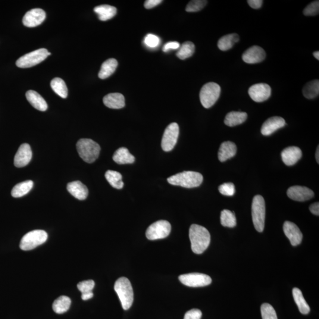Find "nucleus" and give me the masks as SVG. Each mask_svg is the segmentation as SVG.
<instances>
[{
	"label": "nucleus",
	"instance_id": "f257e3e1",
	"mask_svg": "<svg viewBox=\"0 0 319 319\" xmlns=\"http://www.w3.org/2000/svg\"><path fill=\"white\" fill-rule=\"evenodd\" d=\"M189 238L192 251L196 254H202L210 244V233L201 225H191L189 229Z\"/></svg>",
	"mask_w": 319,
	"mask_h": 319
},
{
	"label": "nucleus",
	"instance_id": "f03ea898",
	"mask_svg": "<svg viewBox=\"0 0 319 319\" xmlns=\"http://www.w3.org/2000/svg\"><path fill=\"white\" fill-rule=\"evenodd\" d=\"M203 177L198 172L184 171L173 175L167 179L168 182L174 186H179L185 188L198 187L202 183Z\"/></svg>",
	"mask_w": 319,
	"mask_h": 319
},
{
	"label": "nucleus",
	"instance_id": "7ed1b4c3",
	"mask_svg": "<svg viewBox=\"0 0 319 319\" xmlns=\"http://www.w3.org/2000/svg\"><path fill=\"white\" fill-rule=\"evenodd\" d=\"M78 154L81 159L87 163H92L98 158L101 148L98 143L92 140L83 139L77 144Z\"/></svg>",
	"mask_w": 319,
	"mask_h": 319
},
{
	"label": "nucleus",
	"instance_id": "20e7f679",
	"mask_svg": "<svg viewBox=\"0 0 319 319\" xmlns=\"http://www.w3.org/2000/svg\"><path fill=\"white\" fill-rule=\"evenodd\" d=\"M114 290L120 299L124 310L129 309L134 301V293L129 280L126 277L118 278L115 283Z\"/></svg>",
	"mask_w": 319,
	"mask_h": 319
},
{
	"label": "nucleus",
	"instance_id": "39448f33",
	"mask_svg": "<svg viewBox=\"0 0 319 319\" xmlns=\"http://www.w3.org/2000/svg\"><path fill=\"white\" fill-rule=\"evenodd\" d=\"M252 217L255 230L259 233L264 231L265 219V203L261 195H256L252 203Z\"/></svg>",
	"mask_w": 319,
	"mask_h": 319
},
{
	"label": "nucleus",
	"instance_id": "423d86ee",
	"mask_svg": "<svg viewBox=\"0 0 319 319\" xmlns=\"http://www.w3.org/2000/svg\"><path fill=\"white\" fill-rule=\"evenodd\" d=\"M221 91V87L217 83L209 82L203 85L200 92V100L203 107H212L220 98Z\"/></svg>",
	"mask_w": 319,
	"mask_h": 319
},
{
	"label": "nucleus",
	"instance_id": "0eeeda50",
	"mask_svg": "<svg viewBox=\"0 0 319 319\" xmlns=\"http://www.w3.org/2000/svg\"><path fill=\"white\" fill-rule=\"evenodd\" d=\"M48 234L43 230H34L22 238L20 248L23 251H30L43 244L48 239Z\"/></svg>",
	"mask_w": 319,
	"mask_h": 319
},
{
	"label": "nucleus",
	"instance_id": "6e6552de",
	"mask_svg": "<svg viewBox=\"0 0 319 319\" xmlns=\"http://www.w3.org/2000/svg\"><path fill=\"white\" fill-rule=\"evenodd\" d=\"M51 55L46 49H39L21 56L16 62L17 67L29 68L41 63Z\"/></svg>",
	"mask_w": 319,
	"mask_h": 319
},
{
	"label": "nucleus",
	"instance_id": "1a4fd4ad",
	"mask_svg": "<svg viewBox=\"0 0 319 319\" xmlns=\"http://www.w3.org/2000/svg\"><path fill=\"white\" fill-rule=\"evenodd\" d=\"M171 229V225L168 221H159L148 228L146 237L150 240L163 239L169 236Z\"/></svg>",
	"mask_w": 319,
	"mask_h": 319
},
{
	"label": "nucleus",
	"instance_id": "9d476101",
	"mask_svg": "<svg viewBox=\"0 0 319 319\" xmlns=\"http://www.w3.org/2000/svg\"><path fill=\"white\" fill-rule=\"evenodd\" d=\"M179 135V127L176 123L168 125L165 128L161 141V148L164 152H170L176 146Z\"/></svg>",
	"mask_w": 319,
	"mask_h": 319
},
{
	"label": "nucleus",
	"instance_id": "9b49d317",
	"mask_svg": "<svg viewBox=\"0 0 319 319\" xmlns=\"http://www.w3.org/2000/svg\"><path fill=\"white\" fill-rule=\"evenodd\" d=\"M179 279L184 285L191 287H205L209 285L212 283L210 277L208 275L202 273L181 275Z\"/></svg>",
	"mask_w": 319,
	"mask_h": 319
},
{
	"label": "nucleus",
	"instance_id": "f8f14e48",
	"mask_svg": "<svg viewBox=\"0 0 319 319\" xmlns=\"http://www.w3.org/2000/svg\"><path fill=\"white\" fill-rule=\"evenodd\" d=\"M248 93L253 101L262 102L267 101L270 98L271 89L267 83H257L249 87Z\"/></svg>",
	"mask_w": 319,
	"mask_h": 319
},
{
	"label": "nucleus",
	"instance_id": "ddd939ff",
	"mask_svg": "<svg viewBox=\"0 0 319 319\" xmlns=\"http://www.w3.org/2000/svg\"><path fill=\"white\" fill-rule=\"evenodd\" d=\"M46 19V12L41 8H34L26 12L23 18V23L27 27H35Z\"/></svg>",
	"mask_w": 319,
	"mask_h": 319
},
{
	"label": "nucleus",
	"instance_id": "4468645a",
	"mask_svg": "<svg viewBox=\"0 0 319 319\" xmlns=\"http://www.w3.org/2000/svg\"><path fill=\"white\" fill-rule=\"evenodd\" d=\"M287 196L293 201L305 202L311 199L314 196V192L305 186H295L287 190Z\"/></svg>",
	"mask_w": 319,
	"mask_h": 319
},
{
	"label": "nucleus",
	"instance_id": "2eb2a0df",
	"mask_svg": "<svg viewBox=\"0 0 319 319\" xmlns=\"http://www.w3.org/2000/svg\"><path fill=\"white\" fill-rule=\"evenodd\" d=\"M264 50L258 46H253L243 53V61L246 64H255L260 63L265 58Z\"/></svg>",
	"mask_w": 319,
	"mask_h": 319
},
{
	"label": "nucleus",
	"instance_id": "dca6fc26",
	"mask_svg": "<svg viewBox=\"0 0 319 319\" xmlns=\"http://www.w3.org/2000/svg\"><path fill=\"white\" fill-rule=\"evenodd\" d=\"M32 158V152L29 145L24 143L20 146L15 156L14 163L15 167L21 168L26 166Z\"/></svg>",
	"mask_w": 319,
	"mask_h": 319
},
{
	"label": "nucleus",
	"instance_id": "f3484780",
	"mask_svg": "<svg viewBox=\"0 0 319 319\" xmlns=\"http://www.w3.org/2000/svg\"><path fill=\"white\" fill-rule=\"evenodd\" d=\"M283 231L293 246L298 245L302 242L303 234L295 224L290 221L285 222L283 225Z\"/></svg>",
	"mask_w": 319,
	"mask_h": 319
},
{
	"label": "nucleus",
	"instance_id": "a211bd4d",
	"mask_svg": "<svg viewBox=\"0 0 319 319\" xmlns=\"http://www.w3.org/2000/svg\"><path fill=\"white\" fill-rule=\"evenodd\" d=\"M284 119L280 117H273L266 120L261 127L262 135L268 136L271 135L277 130L286 126Z\"/></svg>",
	"mask_w": 319,
	"mask_h": 319
},
{
	"label": "nucleus",
	"instance_id": "6ab92c4d",
	"mask_svg": "<svg viewBox=\"0 0 319 319\" xmlns=\"http://www.w3.org/2000/svg\"><path fill=\"white\" fill-rule=\"evenodd\" d=\"M302 156V150L298 147H289L283 150L281 153V158L283 161L287 165H293L295 164Z\"/></svg>",
	"mask_w": 319,
	"mask_h": 319
},
{
	"label": "nucleus",
	"instance_id": "aec40b11",
	"mask_svg": "<svg viewBox=\"0 0 319 319\" xmlns=\"http://www.w3.org/2000/svg\"><path fill=\"white\" fill-rule=\"evenodd\" d=\"M67 190L75 198L83 201L86 199L88 195V189L87 187L80 181H75L69 183Z\"/></svg>",
	"mask_w": 319,
	"mask_h": 319
},
{
	"label": "nucleus",
	"instance_id": "412c9836",
	"mask_svg": "<svg viewBox=\"0 0 319 319\" xmlns=\"http://www.w3.org/2000/svg\"><path fill=\"white\" fill-rule=\"evenodd\" d=\"M26 96L27 101L37 110L45 111L48 109V106L45 100L39 93L34 90H28L26 93Z\"/></svg>",
	"mask_w": 319,
	"mask_h": 319
},
{
	"label": "nucleus",
	"instance_id": "4be33fe9",
	"mask_svg": "<svg viewBox=\"0 0 319 319\" xmlns=\"http://www.w3.org/2000/svg\"><path fill=\"white\" fill-rule=\"evenodd\" d=\"M103 102L106 106L111 109H121L124 107L125 98L120 93H111L106 95Z\"/></svg>",
	"mask_w": 319,
	"mask_h": 319
},
{
	"label": "nucleus",
	"instance_id": "5701e85b",
	"mask_svg": "<svg viewBox=\"0 0 319 319\" xmlns=\"http://www.w3.org/2000/svg\"><path fill=\"white\" fill-rule=\"evenodd\" d=\"M237 151L236 144L231 142H225L221 144L218 152V159L221 162L227 161L236 156Z\"/></svg>",
	"mask_w": 319,
	"mask_h": 319
},
{
	"label": "nucleus",
	"instance_id": "b1692460",
	"mask_svg": "<svg viewBox=\"0 0 319 319\" xmlns=\"http://www.w3.org/2000/svg\"><path fill=\"white\" fill-rule=\"evenodd\" d=\"M94 12L98 15L99 19L105 21L111 19L117 14V8L109 5L97 6L94 8Z\"/></svg>",
	"mask_w": 319,
	"mask_h": 319
},
{
	"label": "nucleus",
	"instance_id": "393cba45",
	"mask_svg": "<svg viewBox=\"0 0 319 319\" xmlns=\"http://www.w3.org/2000/svg\"><path fill=\"white\" fill-rule=\"evenodd\" d=\"M247 114L243 112L232 111L225 117L224 123L227 126L234 127L241 124L246 120Z\"/></svg>",
	"mask_w": 319,
	"mask_h": 319
},
{
	"label": "nucleus",
	"instance_id": "a878e982",
	"mask_svg": "<svg viewBox=\"0 0 319 319\" xmlns=\"http://www.w3.org/2000/svg\"><path fill=\"white\" fill-rule=\"evenodd\" d=\"M113 160L115 162L120 164H131L135 161V158L131 154L127 148L118 149L115 152Z\"/></svg>",
	"mask_w": 319,
	"mask_h": 319
},
{
	"label": "nucleus",
	"instance_id": "bb28decb",
	"mask_svg": "<svg viewBox=\"0 0 319 319\" xmlns=\"http://www.w3.org/2000/svg\"><path fill=\"white\" fill-rule=\"evenodd\" d=\"M118 67V62L115 59H109L102 64L98 74L100 79L105 80L115 73Z\"/></svg>",
	"mask_w": 319,
	"mask_h": 319
},
{
	"label": "nucleus",
	"instance_id": "cd10ccee",
	"mask_svg": "<svg viewBox=\"0 0 319 319\" xmlns=\"http://www.w3.org/2000/svg\"><path fill=\"white\" fill-rule=\"evenodd\" d=\"M293 296L300 313L303 315L309 314L311 309H310L308 303L306 302L304 297H303L302 291L299 289L298 288H294L293 289Z\"/></svg>",
	"mask_w": 319,
	"mask_h": 319
},
{
	"label": "nucleus",
	"instance_id": "c85d7f7f",
	"mask_svg": "<svg viewBox=\"0 0 319 319\" xmlns=\"http://www.w3.org/2000/svg\"><path fill=\"white\" fill-rule=\"evenodd\" d=\"M33 187V181L27 180L15 185L11 190V195L14 198H21L29 193Z\"/></svg>",
	"mask_w": 319,
	"mask_h": 319
},
{
	"label": "nucleus",
	"instance_id": "c756f323",
	"mask_svg": "<svg viewBox=\"0 0 319 319\" xmlns=\"http://www.w3.org/2000/svg\"><path fill=\"white\" fill-rule=\"evenodd\" d=\"M239 36L237 34H230L225 35L219 40L218 48L223 51H227L233 48L235 44L239 42Z\"/></svg>",
	"mask_w": 319,
	"mask_h": 319
},
{
	"label": "nucleus",
	"instance_id": "7c9ffc66",
	"mask_svg": "<svg viewBox=\"0 0 319 319\" xmlns=\"http://www.w3.org/2000/svg\"><path fill=\"white\" fill-rule=\"evenodd\" d=\"M71 305V299L67 296H62L55 300L52 308L56 314H63L70 309Z\"/></svg>",
	"mask_w": 319,
	"mask_h": 319
},
{
	"label": "nucleus",
	"instance_id": "2f4dec72",
	"mask_svg": "<svg viewBox=\"0 0 319 319\" xmlns=\"http://www.w3.org/2000/svg\"><path fill=\"white\" fill-rule=\"evenodd\" d=\"M52 88L56 94L62 98H67L68 94V90L67 85L61 78H55L52 80L51 83Z\"/></svg>",
	"mask_w": 319,
	"mask_h": 319
},
{
	"label": "nucleus",
	"instance_id": "473e14b6",
	"mask_svg": "<svg viewBox=\"0 0 319 319\" xmlns=\"http://www.w3.org/2000/svg\"><path fill=\"white\" fill-rule=\"evenodd\" d=\"M105 176L111 185L115 189H121L124 186V183L122 179V175L119 172L113 170H108L106 172Z\"/></svg>",
	"mask_w": 319,
	"mask_h": 319
},
{
	"label": "nucleus",
	"instance_id": "72a5a7b5",
	"mask_svg": "<svg viewBox=\"0 0 319 319\" xmlns=\"http://www.w3.org/2000/svg\"><path fill=\"white\" fill-rule=\"evenodd\" d=\"M303 95L306 98L312 99L317 98L319 93V81L314 80L306 83L303 87Z\"/></svg>",
	"mask_w": 319,
	"mask_h": 319
},
{
	"label": "nucleus",
	"instance_id": "f704fd0d",
	"mask_svg": "<svg viewBox=\"0 0 319 319\" xmlns=\"http://www.w3.org/2000/svg\"><path fill=\"white\" fill-rule=\"evenodd\" d=\"M195 46L191 42H184L177 52V56L181 60L191 57L195 53Z\"/></svg>",
	"mask_w": 319,
	"mask_h": 319
},
{
	"label": "nucleus",
	"instance_id": "c9c22d12",
	"mask_svg": "<svg viewBox=\"0 0 319 319\" xmlns=\"http://www.w3.org/2000/svg\"><path fill=\"white\" fill-rule=\"evenodd\" d=\"M221 223L223 226L228 228H234L237 225L236 215L234 212L225 209L221 212Z\"/></svg>",
	"mask_w": 319,
	"mask_h": 319
},
{
	"label": "nucleus",
	"instance_id": "e433bc0d",
	"mask_svg": "<svg viewBox=\"0 0 319 319\" xmlns=\"http://www.w3.org/2000/svg\"><path fill=\"white\" fill-rule=\"evenodd\" d=\"M262 319H278L276 311L273 306L268 303H264L261 307Z\"/></svg>",
	"mask_w": 319,
	"mask_h": 319
},
{
	"label": "nucleus",
	"instance_id": "4c0bfd02",
	"mask_svg": "<svg viewBox=\"0 0 319 319\" xmlns=\"http://www.w3.org/2000/svg\"><path fill=\"white\" fill-rule=\"evenodd\" d=\"M208 1L205 0H193L187 5L186 11L190 12L201 11L205 7Z\"/></svg>",
	"mask_w": 319,
	"mask_h": 319
},
{
	"label": "nucleus",
	"instance_id": "58836bf2",
	"mask_svg": "<svg viewBox=\"0 0 319 319\" xmlns=\"http://www.w3.org/2000/svg\"><path fill=\"white\" fill-rule=\"evenodd\" d=\"M77 287L82 294L92 292L95 287V282L92 280L83 281L78 283Z\"/></svg>",
	"mask_w": 319,
	"mask_h": 319
},
{
	"label": "nucleus",
	"instance_id": "ea45409f",
	"mask_svg": "<svg viewBox=\"0 0 319 319\" xmlns=\"http://www.w3.org/2000/svg\"><path fill=\"white\" fill-rule=\"evenodd\" d=\"M319 12V1H315L311 3L303 10V14L306 16H314Z\"/></svg>",
	"mask_w": 319,
	"mask_h": 319
},
{
	"label": "nucleus",
	"instance_id": "a19ab883",
	"mask_svg": "<svg viewBox=\"0 0 319 319\" xmlns=\"http://www.w3.org/2000/svg\"><path fill=\"white\" fill-rule=\"evenodd\" d=\"M219 191L224 196H232L236 193V188L233 183H225L219 187Z\"/></svg>",
	"mask_w": 319,
	"mask_h": 319
},
{
	"label": "nucleus",
	"instance_id": "79ce46f5",
	"mask_svg": "<svg viewBox=\"0 0 319 319\" xmlns=\"http://www.w3.org/2000/svg\"><path fill=\"white\" fill-rule=\"evenodd\" d=\"M144 42H145L146 46L149 47V48H156L160 43V39L155 34H149L145 37Z\"/></svg>",
	"mask_w": 319,
	"mask_h": 319
},
{
	"label": "nucleus",
	"instance_id": "37998d69",
	"mask_svg": "<svg viewBox=\"0 0 319 319\" xmlns=\"http://www.w3.org/2000/svg\"><path fill=\"white\" fill-rule=\"evenodd\" d=\"M202 316V312L200 310L194 309L186 313L184 319H201Z\"/></svg>",
	"mask_w": 319,
	"mask_h": 319
},
{
	"label": "nucleus",
	"instance_id": "c03bdc74",
	"mask_svg": "<svg viewBox=\"0 0 319 319\" xmlns=\"http://www.w3.org/2000/svg\"><path fill=\"white\" fill-rule=\"evenodd\" d=\"M180 47V43L177 42H170L165 44L163 48H162V51L164 52H167L170 51L171 49L176 50L179 49Z\"/></svg>",
	"mask_w": 319,
	"mask_h": 319
},
{
	"label": "nucleus",
	"instance_id": "a18cd8bd",
	"mask_svg": "<svg viewBox=\"0 0 319 319\" xmlns=\"http://www.w3.org/2000/svg\"><path fill=\"white\" fill-rule=\"evenodd\" d=\"M161 0H147L145 3V7L147 9H151L160 4Z\"/></svg>",
	"mask_w": 319,
	"mask_h": 319
},
{
	"label": "nucleus",
	"instance_id": "49530a36",
	"mask_svg": "<svg viewBox=\"0 0 319 319\" xmlns=\"http://www.w3.org/2000/svg\"><path fill=\"white\" fill-rule=\"evenodd\" d=\"M250 7L254 9H259L261 7L263 1L262 0H248L247 1Z\"/></svg>",
	"mask_w": 319,
	"mask_h": 319
},
{
	"label": "nucleus",
	"instance_id": "de8ad7c7",
	"mask_svg": "<svg viewBox=\"0 0 319 319\" xmlns=\"http://www.w3.org/2000/svg\"><path fill=\"white\" fill-rule=\"evenodd\" d=\"M310 211L313 214L315 215H319V202H316L310 206L309 208Z\"/></svg>",
	"mask_w": 319,
	"mask_h": 319
},
{
	"label": "nucleus",
	"instance_id": "09e8293b",
	"mask_svg": "<svg viewBox=\"0 0 319 319\" xmlns=\"http://www.w3.org/2000/svg\"><path fill=\"white\" fill-rule=\"evenodd\" d=\"M93 293L90 292V293L82 294V296H81V298H82V299L83 300H87L92 299L93 298Z\"/></svg>",
	"mask_w": 319,
	"mask_h": 319
},
{
	"label": "nucleus",
	"instance_id": "8fccbe9b",
	"mask_svg": "<svg viewBox=\"0 0 319 319\" xmlns=\"http://www.w3.org/2000/svg\"><path fill=\"white\" fill-rule=\"evenodd\" d=\"M319 146H318L317 150V152H316V159H317V161L318 162V163H319Z\"/></svg>",
	"mask_w": 319,
	"mask_h": 319
},
{
	"label": "nucleus",
	"instance_id": "3c124183",
	"mask_svg": "<svg viewBox=\"0 0 319 319\" xmlns=\"http://www.w3.org/2000/svg\"><path fill=\"white\" fill-rule=\"evenodd\" d=\"M314 56H315V58L317 59V60H319V52L317 51L315 52L314 53Z\"/></svg>",
	"mask_w": 319,
	"mask_h": 319
}]
</instances>
